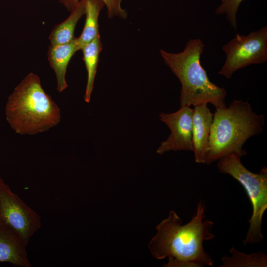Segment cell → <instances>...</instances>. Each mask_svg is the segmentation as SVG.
Listing matches in <instances>:
<instances>
[{
	"instance_id": "cell-8",
	"label": "cell",
	"mask_w": 267,
	"mask_h": 267,
	"mask_svg": "<svg viewBox=\"0 0 267 267\" xmlns=\"http://www.w3.org/2000/svg\"><path fill=\"white\" fill-rule=\"evenodd\" d=\"M193 109L184 106L175 112L159 115L160 120L168 126L171 134L161 143L157 153L162 155L170 151H193Z\"/></svg>"
},
{
	"instance_id": "cell-3",
	"label": "cell",
	"mask_w": 267,
	"mask_h": 267,
	"mask_svg": "<svg viewBox=\"0 0 267 267\" xmlns=\"http://www.w3.org/2000/svg\"><path fill=\"white\" fill-rule=\"evenodd\" d=\"M204 46L201 39H190L181 52L169 53L162 49L160 52L166 65L181 83V106L209 103L216 109L223 108L227 106L225 89L212 83L200 63Z\"/></svg>"
},
{
	"instance_id": "cell-17",
	"label": "cell",
	"mask_w": 267,
	"mask_h": 267,
	"mask_svg": "<svg viewBox=\"0 0 267 267\" xmlns=\"http://www.w3.org/2000/svg\"><path fill=\"white\" fill-rule=\"evenodd\" d=\"M243 0H221V4L216 8V14H225L231 26L236 31L237 29L236 14L238 8Z\"/></svg>"
},
{
	"instance_id": "cell-6",
	"label": "cell",
	"mask_w": 267,
	"mask_h": 267,
	"mask_svg": "<svg viewBox=\"0 0 267 267\" xmlns=\"http://www.w3.org/2000/svg\"><path fill=\"white\" fill-rule=\"evenodd\" d=\"M225 52V63L218 72L230 79L237 70L252 64L267 61V26L247 35L237 34L222 47Z\"/></svg>"
},
{
	"instance_id": "cell-1",
	"label": "cell",
	"mask_w": 267,
	"mask_h": 267,
	"mask_svg": "<svg viewBox=\"0 0 267 267\" xmlns=\"http://www.w3.org/2000/svg\"><path fill=\"white\" fill-rule=\"evenodd\" d=\"M205 207L200 201L195 214L186 224L174 211L169 212L156 227L157 233L149 243L153 256L168 258L165 267L213 266V260L203 248V243L213 239L214 222L204 220Z\"/></svg>"
},
{
	"instance_id": "cell-2",
	"label": "cell",
	"mask_w": 267,
	"mask_h": 267,
	"mask_svg": "<svg viewBox=\"0 0 267 267\" xmlns=\"http://www.w3.org/2000/svg\"><path fill=\"white\" fill-rule=\"evenodd\" d=\"M265 124L262 114L253 112L247 101H232L228 107L216 108L213 114L205 164L209 165L232 153L242 157L246 141L260 134Z\"/></svg>"
},
{
	"instance_id": "cell-10",
	"label": "cell",
	"mask_w": 267,
	"mask_h": 267,
	"mask_svg": "<svg viewBox=\"0 0 267 267\" xmlns=\"http://www.w3.org/2000/svg\"><path fill=\"white\" fill-rule=\"evenodd\" d=\"M213 117V114L207 107V103L194 106L192 141L196 163L205 164Z\"/></svg>"
},
{
	"instance_id": "cell-7",
	"label": "cell",
	"mask_w": 267,
	"mask_h": 267,
	"mask_svg": "<svg viewBox=\"0 0 267 267\" xmlns=\"http://www.w3.org/2000/svg\"><path fill=\"white\" fill-rule=\"evenodd\" d=\"M0 220L28 244L41 226L40 216L13 193L0 176Z\"/></svg>"
},
{
	"instance_id": "cell-4",
	"label": "cell",
	"mask_w": 267,
	"mask_h": 267,
	"mask_svg": "<svg viewBox=\"0 0 267 267\" xmlns=\"http://www.w3.org/2000/svg\"><path fill=\"white\" fill-rule=\"evenodd\" d=\"M6 118L15 132L32 135L45 131L60 122V109L43 89L39 77L28 74L9 96Z\"/></svg>"
},
{
	"instance_id": "cell-15",
	"label": "cell",
	"mask_w": 267,
	"mask_h": 267,
	"mask_svg": "<svg viewBox=\"0 0 267 267\" xmlns=\"http://www.w3.org/2000/svg\"><path fill=\"white\" fill-rule=\"evenodd\" d=\"M231 256L225 255L221 260L220 267H267V256L261 251L247 254L232 247L229 250Z\"/></svg>"
},
{
	"instance_id": "cell-5",
	"label": "cell",
	"mask_w": 267,
	"mask_h": 267,
	"mask_svg": "<svg viewBox=\"0 0 267 267\" xmlns=\"http://www.w3.org/2000/svg\"><path fill=\"white\" fill-rule=\"evenodd\" d=\"M241 157L232 153L226 155L217 163L219 171L227 174L244 187L252 206V214L249 220V227L243 246L260 242L263 239L261 231L263 216L267 208V167L259 173L248 170L241 163Z\"/></svg>"
},
{
	"instance_id": "cell-9",
	"label": "cell",
	"mask_w": 267,
	"mask_h": 267,
	"mask_svg": "<svg viewBox=\"0 0 267 267\" xmlns=\"http://www.w3.org/2000/svg\"><path fill=\"white\" fill-rule=\"evenodd\" d=\"M27 244L7 224L0 220V262L21 267H31L27 258Z\"/></svg>"
},
{
	"instance_id": "cell-11",
	"label": "cell",
	"mask_w": 267,
	"mask_h": 267,
	"mask_svg": "<svg viewBox=\"0 0 267 267\" xmlns=\"http://www.w3.org/2000/svg\"><path fill=\"white\" fill-rule=\"evenodd\" d=\"M78 50L76 37L67 43L50 45L49 47L48 58L56 75L57 90L59 92H62L68 86L65 79L67 67L72 57Z\"/></svg>"
},
{
	"instance_id": "cell-14",
	"label": "cell",
	"mask_w": 267,
	"mask_h": 267,
	"mask_svg": "<svg viewBox=\"0 0 267 267\" xmlns=\"http://www.w3.org/2000/svg\"><path fill=\"white\" fill-rule=\"evenodd\" d=\"M84 14V1L80 0L78 5L71 10L70 16L51 31L49 37L51 45L64 44L72 41L75 38L74 33L76 24Z\"/></svg>"
},
{
	"instance_id": "cell-16",
	"label": "cell",
	"mask_w": 267,
	"mask_h": 267,
	"mask_svg": "<svg viewBox=\"0 0 267 267\" xmlns=\"http://www.w3.org/2000/svg\"><path fill=\"white\" fill-rule=\"evenodd\" d=\"M107 9V14L109 18L118 17L125 19L127 17L126 11L121 7L122 0H102ZM60 2L71 10L76 6L79 0H60Z\"/></svg>"
},
{
	"instance_id": "cell-13",
	"label": "cell",
	"mask_w": 267,
	"mask_h": 267,
	"mask_svg": "<svg viewBox=\"0 0 267 267\" xmlns=\"http://www.w3.org/2000/svg\"><path fill=\"white\" fill-rule=\"evenodd\" d=\"M102 43L100 35L85 45L81 50L83 54V60L87 71L88 77L84 96L85 101H90L94 79L98 66L99 56L102 50Z\"/></svg>"
},
{
	"instance_id": "cell-12",
	"label": "cell",
	"mask_w": 267,
	"mask_h": 267,
	"mask_svg": "<svg viewBox=\"0 0 267 267\" xmlns=\"http://www.w3.org/2000/svg\"><path fill=\"white\" fill-rule=\"evenodd\" d=\"M83 0L86 20L82 32L77 38L79 50L99 35L98 18L101 10L105 6L102 0Z\"/></svg>"
}]
</instances>
